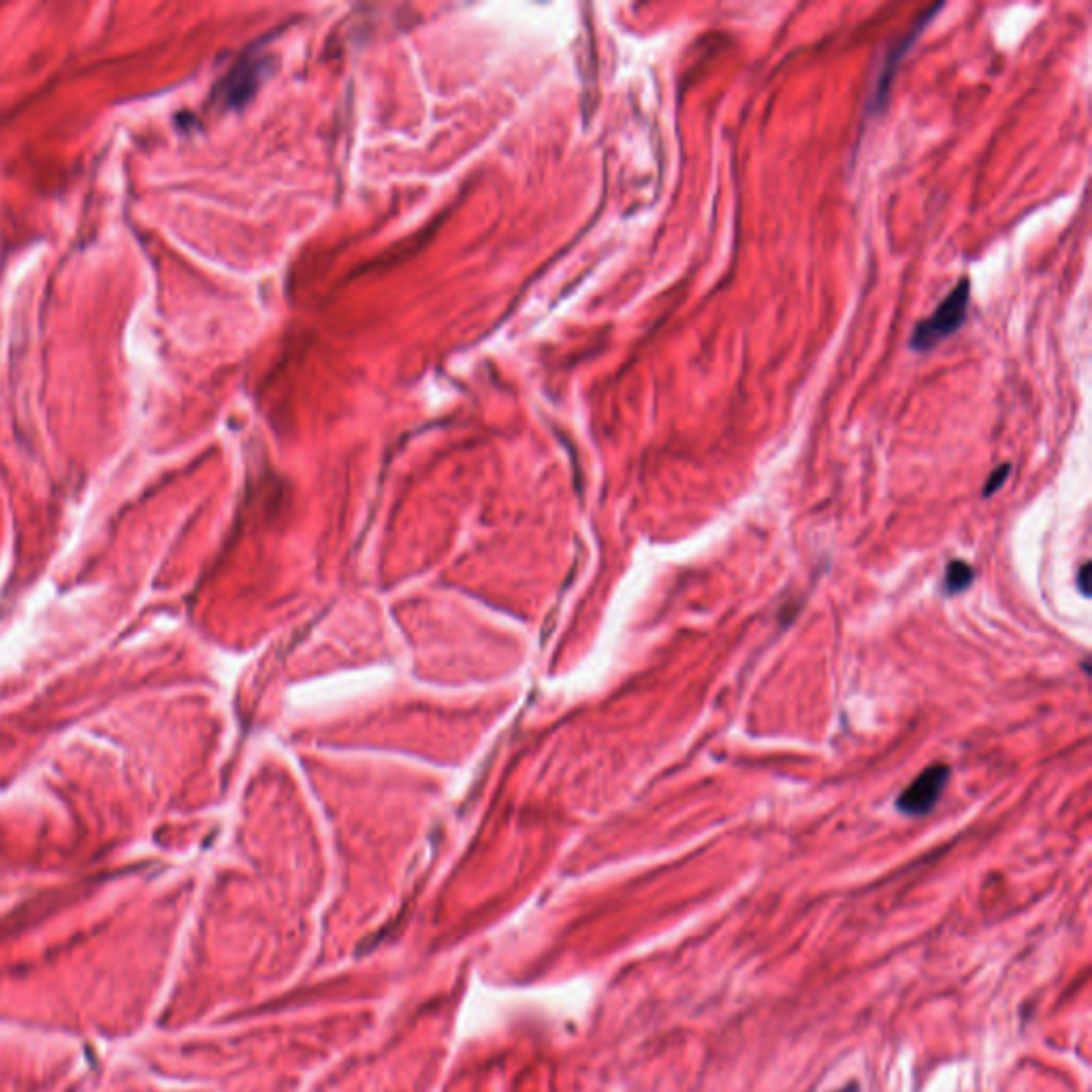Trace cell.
Masks as SVG:
<instances>
[{"instance_id":"6da1fadb","label":"cell","mask_w":1092,"mask_h":1092,"mask_svg":"<svg viewBox=\"0 0 1092 1092\" xmlns=\"http://www.w3.org/2000/svg\"><path fill=\"white\" fill-rule=\"evenodd\" d=\"M971 301V280L960 278V282L950 291V295L939 304V308L924 320H920L909 337V348L916 352H929L952 337L964 325L969 316Z\"/></svg>"},{"instance_id":"7a4b0ae2","label":"cell","mask_w":1092,"mask_h":1092,"mask_svg":"<svg viewBox=\"0 0 1092 1092\" xmlns=\"http://www.w3.org/2000/svg\"><path fill=\"white\" fill-rule=\"evenodd\" d=\"M943 9V5H935L931 7L924 16H920V20L916 22V26L909 31L906 35H902L885 54V60L883 64L879 66L877 71V77L873 81V90H871V99H869V112H881L888 103V97H890V87H892V81L900 69V62L904 60V56L909 54V50H912L916 45V41L920 39V35L927 31V26L935 20V16Z\"/></svg>"},{"instance_id":"3957f363","label":"cell","mask_w":1092,"mask_h":1092,"mask_svg":"<svg viewBox=\"0 0 1092 1092\" xmlns=\"http://www.w3.org/2000/svg\"><path fill=\"white\" fill-rule=\"evenodd\" d=\"M950 781V766L933 764L918 779L909 785L896 800V808L904 815H927L939 802Z\"/></svg>"},{"instance_id":"277c9868","label":"cell","mask_w":1092,"mask_h":1092,"mask_svg":"<svg viewBox=\"0 0 1092 1092\" xmlns=\"http://www.w3.org/2000/svg\"><path fill=\"white\" fill-rule=\"evenodd\" d=\"M975 579V572L969 564L964 562H952L945 570V583H943V589L945 593H962Z\"/></svg>"},{"instance_id":"5b68a950","label":"cell","mask_w":1092,"mask_h":1092,"mask_svg":"<svg viewBox=\"0 0 1092 1092\" xmlns=\"http://www.w3.org/2000/svg\"><path fill=\"white\" fill-rule=\"evenodd\" d=\"M1010 472H1012V466H1010V464H1003V466H998V468H996V472H994V474H992V476L988 479V483H986V487H983V495L988 498V495L996 493V491H998L1000 487H1003V483L1008 481Z\"/></svg>"},{"instance_id":"8992f818","label":"cell","mask_w":1092,"mask_h":1092,"mask_svg":"<svg viewBox=\"0 0 1092 1092\" xmlns=\"http://www.w3.org/2000/svg\"><path fill=\"white\" fill-rule=\"evenodd\" d=\"M1088 574H1090V566H1088V564H1084V566H1081V570H1079V574H1077V585H1079V591H1081L1084 596H1088V589H1090V587H1088Z\"/></svg>"},{"instance_id":"52a82bcc","label":"cell","mask_w":1092,"mask_h":1092,"mask_svg":"<svg viewBox=\"0 0 1092 1092\" xmlns=\"http://www.w3.org/2000/svg\"><path fill=\"white\" fill-rule=\"evenodd\" d=\"M839 1092H860V1086H858V1081H852V1084L843 1086Z\"/></svg>"}]
</instances>
